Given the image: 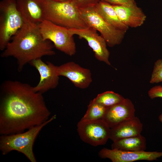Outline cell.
<instances>
[{
    "label": "cell",
    "instance_id": "cell-7",
    "mask_svg": "<svg viewBox=\"0 0 162 162\" xmlns=\"http://www.w3.org/2000/svg\"><path fill=\"white\" fill-rule=\"evenodd\" d=\"M40 33L44 40L52 42L58 50L71 56L76 52L73 36L69 34L68 29L49 21L44 20L38 24Z\"/></svg>",
    "mask_w": 162,
    "mask_h": 162
},
{
    "label": "cell",
    "instance_id": "cell-16",
    "mask_svg": "<svg viewBox=\"0 0 162 162\" xmlns=\"http://www.w3.org/2000/svg\"><path fill=\"white\" fill-rule=\"evenodd\" d=\"M143 125L140 119L135 116L110 128V139L113 142L141 134Z\"/></svg>",
    "mask_w": 162,
    "mask_h": 162
},
{
    "label": "cell",
    "instance_id": "cell-15",
    "mask_svg": "<svg viewBox=\"0 0 162 162\" xmlns=\"http://www.w3.org/2000/svg\"><path fill=\"white\" fill-rule=\"evenodd\" d=\"M16 2L24 19L37 24L45 20L43 0H16Z\"/></svg>",
    "mask_w": 162,
    "mask_h": 162
},
{
    "label": "cell",
    "instance_id": "cell-26",
    "mask_svg": "<svg viewBox=\"0 0 162 162\" xmlns=\"http://www.w3.org/2000/svg\"><path fill=\"white\" fill-rule=\"evenodd\" d=\"M159 119L160 122L162 123V114L159 116Z\"/></svg>",
    "mask_w": 162,
    "mask_h": 162
},
{
    "label": "cell",
    "instance_id": "cell-1",
    "mask_svg": "<svg viewBox=\"0 0 162 162\" xmlns=\"http://www.w3.org/2000/svg\"><path fill=\"white\" fill-rule=\"evenodd\" d=\"M51 113L42 94L26 83L4 81L0 90V134L23 132L48 120Z\"/></svg>",
    "mask_w": 162,
    "mask_h": 162
},
{
    "label": "cell",
    "instance_id": "cell-14",
    "mask_svg": "<svg viewBox=\"0 0 162 162\" xmlns=\"http://www.w3.org/2000/svg\"><path fill=\"white\" fill-rule=\"evenodd\" d=\"M112 5L119 20L129 28L139 27L146 21V15L136 4L130 6Z\"/></svg>",
    "mask_w": 162,
    "mask_h": 162
},
{
    "label": "cell",
    "instance_id": "cell-24",
    "mask_svg": "<svg viewBox=\"0 0 162 162\" xmlns=\"http://www.w3.org/2000/svg\"><path fill=\"white\" fill-rule=\"evenodd\" d=\"M79 7L95 5L100 0H75Z\"/></svg>",
    "mask_w": 162,
    "mask_h": 162
},
{
    "label": "cell",
    "instance_id": "cell-6",
    "mask_svg": "<svg viewBox=\"0 0 162 162\" xmlns=\"http://www.w3.org/2000/svg\"><path fill=\"white\" fill-rule=\"evenodd\" d=\"M82 16L88 26L98 31L110 47L119 44L126 32L117 29L106 22L97 12L95 5L80 7Z\"/></svg>",
    "mask_w": 162,
    "mask_h": 162
},
{
    "label": "cell",
    "instance_id": "cell-25",
    "mask_svg": "<svg viewBox=\"0 0 162 162\" xmlns=\"http://www.w3.org/2000/svg\"><path fill=\"white\" fill-rule=\"evenodd\" d=\"M52 0V1H58V2H68L72 0Z\"/></svg>",
    "mask_w": 162,
    "mask_h": 162
},
{
    "label": "cell",
    "instance_id": "cell-8",
    "mask_svg": "<svg viewBox=\"0 0 162 162\" xmlns=\"http://www.w3.org/2000/svg\"><path fill=\"white\" fill-rule=\"evenodd\" d=\"M110 128L104 121H88L81 119L77 124L81 139L94 146L105 145L110 139Z\"/></svg>",
    "mask_w": 162,
    "mask_h": 162
},
{
    "label": "cell",
    "instance_id": "cell-20",
    "mask_svg": "<svg viewBox=\"0 0 162 162\" xmlns=\"http://www.w3.org/2000/svg\"><path fill=\"white\" fill-rule=\"evenodd\" d=\"M124 98L112 91H107L98 95L93 100L106 108L117 104Z\"/></svg>",
    "mask_w": 162,
    "mask_h": 162
},
{
    "label": "cell",
    "instance_id": "cell-17",
    "mask_svg": "<svg viewBox=\"0 0 162 162\" xmlns=\"http://www.w3.org/2000/svg\"><path fill=\"white\" fill-rule=\"evenodd\" d=\"M95 6L98 13L108 23L117 29L127 31L129 27L119 20L112 5L100 1Z\"/></svg>",
    "mask_w": 162,
    "mask_h": 162
},
{
    "label": "cell",
    "instance_id": "cell-11",
    "mask_svg": "<svg viewBox=\"0 0 162 162\" xmlns=\"http://www.w3.org/2000/svg\"><path fill=\"white\" fill-rule=\"evenodd\" d=\"M101 158H108L112 162H132L139 160L153 161L162 157V152L127 151L116 149H102L98 153Z\"/></svg>",
    "mask_w": 162,
    "mask_h": 162
},
{
    "label": "cell",
    "instance_id": "cell-12",
    "mask_svg": "<svg viewBox=\"0 0 162 162\" xmlns=\"http://www.w3.org/2000/svg\"><path fill=\"white\" fill-rule=\"evenodd\" d=\"M58 75L68 78L74 86L80 89H85L92 82L90 70L83 68L73 62H68L57 66Z\"/></svg>",
    "mask_w": 162,
    "mask_h": 162
},
{
    "label": "cell",
    "instance_id": "cell-2",
    "mask_svg": "<svg viewBox=\"0 0 162 162\" xmlns=\"http://www.w3.org/2000/svg\"><path fill=\"white\" fill-rule=\"evenodd\" d=\"M24 21L21 28L12 37L1 54L2 57H12L16 58L19 71L32 61L55 53L52 42L43 38L38 24L24 19Z\"/></svg>",
    "mask_w": 162,
    "mask_h": 162
},
{
    "label": "cell",
    "instance_id": "cell-4",
    "mask_svg": "<svg viewBox=\"0 0 162 162\" xmlns=\"http://www.w3.org/2000/svg\"><path fill=\"white\" fill-rule=\"evenodd\" d=\"M56 118L54 115L47 121L26 131L10 135H1L0 136V150L6 155L12 151L24 154L31 162L37 161L33 151L34 143L42 128Z\"/></svg>",
    "mask_w": 162,
    "mask_h": 162
},
{
    "label": "cell",
    "instance_id": "cell-3",
    "mask_svg": "<svg viewBox=\"0 0 162 162\" xmlns=\"http://www.w3.org/2000/svg\"><path fill=\"white\" fill-rule=\"evenodd\" d=\"M45 20L68 29L88 27L83 19L75 0L58 2L43 0Z\"/></svg>",
    "mask_w": 162,
    "mask_h": 162
},
{
    "label": "cell",
    "instance_id": "cell-22",
    "mask_svg": "<svg viewBox=\"0 0 162 162\" xmlns=\"http://www.w3.org/2000/svg\"><path fill=\"white\" fill-rule=\"evenodd\" d=\"M148 94L151 99L157 98H162V86L158 85L152 87L148 91Z\"/></svg>",
    "mask_w": 162,
    "mask_h": 162
},
{
    "label": "cell",
    "instance_id": "cell-10",
    "mask_svg": "<svg viewBox=\"0 0 162 162\" xmlns=\"http://www.w3.org/2000/svg\"><path fill=\"white\" fill-rule=\"evenodd\" d=\"M29 64L37 69L40 75L39 82L33 87L35 92L43 94L57 87L59 76L57 73V66L49 62L45 63L41 58L34 60Z\"/></svg>",
    "mask_w": 162,
    "mask_h": 162
},
{
    "label": "cell",
    "instance_id": "cell-23",
    "mask_svg": "<svg viewBox=\"0 0 162 162\" xmlns=\"http://www.w3.org/2000/svg\"><path fill=\"white\" fill-rule=\"evenodd\" d=\"M112 5L130 6L136 4L135 0H100Z\"/></svg>",
    "mask_w": 162,
    "mask_h": 162
},
{
    "label": "cell",
    "instance_id": "cell-5",
    "mask_svg": "<svg viewBox=\"0 0 162 162\" xmlns=\"http://www.w3.org/2000/svg\"><path fill=\"white\" fill-rule=\"evenodd\" d=\"M24 19L16 0H2L0 2V50L3 51L12 37L21 28Z\"/></svg>",
    "mask_w": 162,
    "mask_h": 162
},
{
    "label": "cell",
    "instance_id": "cell-18",
    "mask_svg": "<svg viewBox=\"0 0 162 162\" xmlns=\"http://www.w3.org/2000/svg\"><path fill=\"white\" fill-rule=\"evenodd\" d=\"M113 142L111 145L112 149L124 151H144L146 147V140L141 134Z\"/></svg>",
    "mask_w": 162,
    "mask_h": 162
},
{
    "label": "cell",
    "instance_id": "cell-9",
    "mask_svg": "<svg viewBox=\"0 0 162 162\" xmlns=\"http://www.w3.org/2000/svg\"><path fill=\"white\" fill-rule=\"evenodd\" d=\"M68 31L72 36L76 35L80 39H85L93 50L95 58L100 61L111 65L109 61L110 53L107 48L106 41L101 35H99L95 29L88 26L81 29H68Z\"/></svg>",
    "mask_w": 162,
    "mask_h": 162
},
{
    "label": "cell",
    "instance_id": "cell-13",
    "mask_svg": "<svg viewBox=\"0 0 162 162\" xmlns=\"http://www.w3.org/2000/svg\"><path fill=\"white\" fill-rule=\"evenodd\" d=\"M132 102L125 98L120 103L106 108L103 120L110 128L135 116Z\"/></svg>",
    "mask_w": 162,
    "mask_h": 162
},
{
    "label": "cell",
    "instance_id": "cell-19",
    "mask_svg": "<svg viewBox=\"0 0 162 162\" xmlns=\"http://www.w3.org/2000/svg\"><path fill=\"white\" fill-rule=\"evenodd\" d=\"M106 108L100 104L91 100L86 113L81 118L88 121L103 120Z\"/></svg>",
    "mask_w": 162,
    "mask_h": 162
},
{
    "label": "cell",
    "instance_id": "cell-21",
    "mask_svg": "<svg viewBox=\"0 0 162 162\" xmlns=\"http://www.w3.org/2000/svg\"><path fill=\"white\" fill-rule=\"evenodd\" d=\"M162 82V59H159L155 62L150 82L153 84Z\"/></svg>",
    "mask_w": 162,
    "mask_h": 162
}]
</instances>
